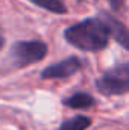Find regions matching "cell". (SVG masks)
Instances as JSON below:
<instances>
[{
	"label": "cell",
	"mask_w": 129,
	"mask_h": 130,
	"mask_svg": "<svg viewBox=\"0 0 129 130\" xmlns=\"http://www.w3.org/2000/svg\"><path fill=\"white\" fill-rule=\"evenodd\" d=\"M82 70V61L76 56H70L61 62L49 65L41 71V79H67Z\"/></svg>",
	"instance_id": "277c9868"
},
{
	"label": "cell",
	"mask_w": 129,
	"mask_h": 130,
	"mask_svg": "<svg viewBox=\"0 0 129 130\" xmlns=\"http://www.w3.org/2000/svg\"><path fill=\"white\" fill-rule=\"evenodd\" d=\"M108 2H109V5H111V8L114 11H119L122 8V5H123V0H108Z\"/></svg>",
	"instance_id": "9c48e42d"
},
{
	"label": "cell",
	"mask_w": 129,
	"mask_h": 130,
	"mask_svg": "<svg viewBox=\"0 0 129 130\" xmlns=\"http://www.w3.org/2000/svg\"><path fill=\"white\" fill-rule=\"evenodd\" d=\"M94 103H96L94 97L87 94V92H76V94L62 100V104L70 109H88Z\"/></svg>",
	"instance_id": "8992f818"
},
{
	"label": "cell",
	"mask_w": 129,
	"mask_h": 130,
	"mask_svg": "<svg viewBox=\"0 0 129 130\" xmlns=\"http://www.w3.org/2000/svg\"><path fill=\"white\" fill-rule=\"evenodd\" d=\"M3 45H5V36L0 33V50L3 48Z\"/></svg>",
	"instance_id": "30bf717a"
},
{
	"label": "cell",
	"mask_w": 129,
	"mask_h": 130,
	"mask_svg": "<svg viewBox=\"0 0 129 130\" xmlns=\"http://www.w3.org/2000/svg\"><path fill=\"white\" fill-rule=\"evenodd\" d=\"M47 50H49L47 44L40 39L17 41L11 48V56H12L14 64L23 68V67L43 61L47 55Z\"/></svg>",
	"instance_id": "3957f363"
},
{
	"label": "cell",
	"mask_w": 129,
	"mask_h": 130,
	"mask_svg": "<svg viewBox=\"0 0 129 130\" xmlns=\"http://www.w3.org/2000/svg\"><path fill=\"white\" fill-rule=\"evenodd\" d=\"M31 3L49 11L53 14H65L67 12V6H65L64 0H29Z\"/></svg>",
	"instance_id": "ba28073f"
},
{
	"label": "cell",
	"mask_w": 129,
	"mask_h": 130,
	"mask_svg": "<svg viewBox=\"0 0 129 130\" xmlns=\"http://www.w3.org/2000/svg\"><path fill=\"white\" fill-rule=\"evenodd\" d=\"M97 91L103 95H123L129 92V64H119L105 71L96 80Z\"/></svg>",
	"instance_id": "7a4b0ae2"
},
{
	"label": "cell",
	"mask_w": 129,
	"mask_h": 130,
	"mask_svg": "<svg viewBox=\"0 0 129 130\" xmlns=\"http://www.w3.org/2000/svg\"><path fill=\"white\" fill-rule=\"evenodd\" d=\"M64 38L70 45L82 52L96 53L108 45L111 35L99 17H90L73 26H68L64 30Z\"/></svg>",
	"instance_id": "6da1fadb"
},
{
	"label": "cell",
	"mask_w": 129,
	"mask_h": 130,
	"mask_svg": "<svg viewBox=\"0 0 129 130\" xmlns=\"http://www.w3.org/2000/svg\"><path fill=\"white\" fill-rule=\"evenodd\" d=\"M91 126V120L85 115H76L64 121L56 130H87Z\"/></svg>",
	"instance_id": "52a82bcc"
},
{
	"label": "cell",
	"mask_w": 129,
	"mask_h": 130,
	"mask_svg": "<svg viewBox=\"0 0 129 130\" xmlns=\"http://www.w3.org/2000/svg\"><path fill=\"white\" fill-rule=\"evenodd\" d=\"M99 18L106 26L111 38H114V41H117V44H120L125 50L129 52V29L128 27L122 21H119L117 18H114L112 15H109L106 12H100Z\"/></svg>",
	"instance_id": "5b68a950"
}]
</instances>
